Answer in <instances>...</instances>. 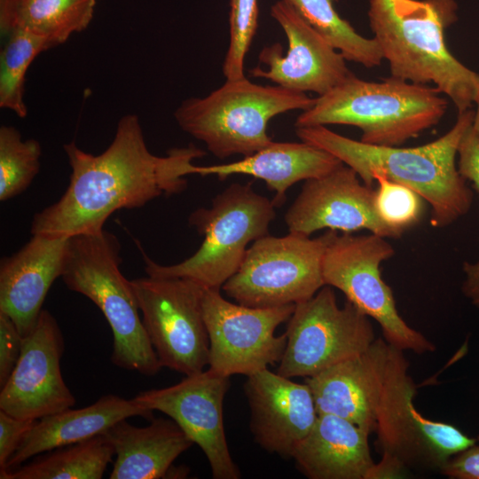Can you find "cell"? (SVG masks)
<instances>
[{
    "instance_id": "obj_1",
    "label": "cell",
    "mask_w": 479,
    "mask_h": 479,
    "mask_svg": "<svg viewBox=\"0 0 479 479\" xmlns=\"http://www.w3.org/2000/svg\"><path fill=\"white\" fill-rule=\"evenodd\" d=\"M71 168L69 184L58 201L35 214L31 234L71 237L104 229L120 209H132L165 195L182 192L194 159L206 153L193 145L175 147L165 156L150 152L137 115L122 116L114 137L99 154L65 144Z\"/></svg>"
},
{
    "instance_id": "obj_2",
    "label": "cell",
    "mask_w": 479,
    "mask_h": 479,
    "mask_svg": "<svg viewBox=\"0 0 479 479\" xmlns=\"http://www.w3.org/2000/svg\"><path fill=\"white\" fill-rule=\"evenodd\" d=\"M473 119L472 109L458 114L444 135L414 147L368 145L322 125L295 128V134L337 157L368 186L382 177L411 188L430 206L431 226L444 228L467 214L472 206L473 192L459 172L456 158Z\"/></svg>"
},
{
    "instance_id": "obj_3",
    "label": "cell",
    "mask_w": 479,
    "mask_h": 479,
    "mask_svg": "<svg viewBox=\"0 0 479 479\" xmlns=\"http://www.w3.org/2000/svg\"><path fill=\"white\" fill-rule=\"evenodd\" d=\"M457 9L454 0H370L368 18L391 76L433 83L462 114L479 98V74L447 47L444 32Z\"/></svg>"
},
{
    "instance_id": "obj_4",
    "label": "cell",
    "mask_w": 479,
    "mask_h": 479,
    "mask_svg": "<svg viewBox=\"0 0 479 479\" xmlns=\"http://www.w3.org/2000/svg\"><path fill=\"white\" fill-rule=\"evenodd\" d=\"M447 106L436 87L393 76L365 81L353 75L316 98L298 115L294 127L350 125L361 130L363 143L401 146L436 125Z\"/></svg>"
},
{
    "instance_id": "obj_5",
    "label": "cell",
    "mask_w": 479,
    "mask_h": 479,
    "mask_svg": "<svg viewBox=\"0 0 479 479\" xmlns=\"http://www.w3.org/2000/svg\"><path fill=\"white\" fill-rule=\"evenodd\" d=\"M121 244L105 229L69 237L61 278L67 287L96 304L114 335L111 361L145 376L161 365L151 344L131 286L121 272Z\"/></svg>"
},
{
    "instance_id": "obj_6",
    "label": "cell",
    "mask_w": 479,
    "mask_h": 479,
    "mask_svg": "<svg viewBox=\"0 0 479 479\" xmlns=\"http://www.w3.org/2000/svg\"><path fill=\"white\" fill-rule=\"evenodd\" d=\"M315 102L305 92L279 85H260L246 76L225 82L203 98H189L175 110L178 126L203 142L219 159L248 156L271 145L269 122Z\"/></svg>"
},
{
    "instance_id": "obj_7",
    "label": "cell",
    "mask_w": 479,
    "mask_h": 479,
    "mask_svg": "<svg viewBox=\"0 0 479 479\" xmlns=\"http://www.w3.org/2000/svg\"><path fill=\"white\" fill-rule=\"evenodd\" d=\"M275 207L251 183L231 185L213 199L210 208H198L189 216L190 225L204 236L199 249L172 265L159 264L143 252L145 273L184 278L220 290L240 269L248 243L268 235Z\"/></svg>"
},
{
    "instance_id": "obj_8",
    "label": "cell",
    "mask_w": 479,
    "mask_h": 479,
    "mask_svg": "<svg viewBox=\"0 0 479 479\" xmlns=\"http://www.w3.org/2000/svg\"><path fill=\"white\" fill-rule=\"evenodd\" d=\"M404 351L389 345L377 410L378 447L381 459L404 470H438L454 455L475 444L454 425L424 417L413 400L417 387L408 373Z\"/></svg>"
},
{
    "instance_id": "obj_9",
    "label": "cell",
    "mask_w": 479,
    "mask_h": 479,
    "mask_svg": "<svg viewBox=\"0 0 479 479\" xmlns=\"http://www.w3.org/2000/svg\"><path fill=\"white\" fill-rule=\"evenodd\" d=\"M380 235H333L325 252V285L342 291L347 300L380 326L383 339L400 350L422 355L436 346L400 316L391 287L383 280L381 264L395 255Z\"/></svg>"
},
{
    "instance_id": "obj_10",
    "label": "cell",
    "mask_w": 479,
    "mask_h": 479,
    "mask_svg": "<svg viewBox=\"0 0 479 479\" xmlns=\"http://www.w3.org/2000/svg\"><path fill=\"white\" fill-rule=\"evenodd\" d=\"M336 231L321 236L289 232L265 235L247 248L238 271L222 287L236 302L255 308L297 304L311 298L325 285L326 249Z\"/></svg>"
},
{
    "instance_id": "obj_11",
    "label": "cell",
    "mask_w": 479,
    "mask_h": 479,
    "mask_svg": "<svg viewBox=\"0 0 479 479\" xmlns=\"http://www.w3.org/2000/svg\"><path fill=\"white\" fill-rule=\"evenodd\" d=\"M285 334L277 373L287 378L313 376L363 353L376 339L370 318L348 300L340 307L327 285L295 304Z\"/></svg>"
},
{
    "instance_id": "obj_12",
    "label": "cell",
    "mask_w": 479,
    "mask_h": 479,
    "mask_svg": "<svg viewBox=\"0 0 479 479\" xmlns=\"http://www.w3.org/2000/svg\"><path fill=\"white\" fill-rule=\"evenodd\" d=\"M130 282L161 366L185 376L203 371L209 352L202 310L205 288L176 277L147 275Z\"/></svg>"
},
{
    "instance_id": "obj_13",
    "label": "cell",
    "mask_w": 479,
    "mask_h": 479,
    "mask_svg": "<svg viewBox=\"0 0 479 479\" xmlns=\"http://www.w3.org/2000/svg\"><path fill=\"white\" fill-rule=\"evenodd\" d=\"M295 304L255 308L229 302L217 289L205 288L203 318L209 340L208 368L224 376H249L279 363L287 335H275Z\"/></svg>"
},
{
    "instance_id": "obj_14",
    "label": "cell",
    "mask_w": 479,
    "mask_h": 479,
    "mask_svg": "<svg viewBox=\"0 0 479 479\" xmlns=\"http://www.w3.org/2000/svg\"><path fill=\"white\" fill-rule=\"evenodd\" d=\"M229 388L230 377L208 368L172 386L142 391L134 399L172 419L201 449L214 479H239L240 471L230 453L223 418Z\"/></svg>"
},
{
    "instance_id": "obj_15",
    "label": "cell",
    "mask_w": 479,
    "mask_h": 479,
    "mask_svg": "<svg viewBox=\"0 0 479 479\" xmlns=\"http://www.w3.org/2000/svg\"><path fill=\"white\" fill-rule=\"evenodd\" d=\"M271 15L283 29L288 49L279 43L264 46L258 54L259 66L251 76L299 91L323 95L354 74L343 55L317 32L292 6L282 0L271 7Z\"/></svg>"
},
{
    "instance_id": "obj_16",
    "label": "cell",
    "mask_w": 479,
    "mask_h": 479,
    "mask_svg": "<svg viewBox=\"0 0 479 479\" xmlns=\"http://www.w3.org/2000/svg\"><path fill=\"white\" fill-rule=\"evenodd\" d=\"M64 340L55 318L43 310L22 338L19 360L1 388L0 410L18 419L37 420L71 408L75 397L61 373Z\"/></svg>"
},
{
    "instance_id": "obj_17",
    "label": "cell",
    "mask_w": 479,
    "mask_h": 479,
    "mask_svg": "<svg viewBox=\"0 0 479 479\" xmlns=\"http://www.w3.org/2000/svg\"><path fill=\"white\" fill-rule=\"evenodd\" d=\"M375 190L365 185L344 163L330 173L304 181L302 190L285 215L289 232L310 236L321 229L352 233L359 230L384 238L402 235L378 217Z\"/></svg>"
},
{
    "instance_id": "obj_18",
    "label": "cell",
    "mask_w": 479,
    "mask_h": 479,
    "mask_svg": "<svg viewBox=\"0 0 479 479\" xmlns=\"http://www.w3.org/2000/svg\"><path fill=\"white\" fill-rule=\"evenodd\" d=\"M244 390L255 441L270 453L292 458L318 416L309 385L266 368L247 376Z\"/></svg>"
},
{
    "instance_id": "obj_19",
    "label": "cell",
    "mask_w": 479,
    "mask_h": 479,
    "mask_svg": "<svg viewBox=\"0 0 479 479\" xmlns=\"http://www.w3.org/2000/svg\"><path fill=\"white\" fill-rule=\"evenodd\" d=\"M389 350V344L376 338L363 353L305 378L318 414L339 416L375 433Z\"/></svg>"
},
{
    "instance_id": "obj_20",
    "label": "cell",
    "mask_w": 479,
    "mask_h": 479,
    "mask_svg": "<svg viewBox=\"0 0 479 479\" xmlns=\"http://www.w3.org/2000/svg\"><path fill=\"white\" fill-rule=\"evenodd\" d=\"M69 237L32 234L0 263V312L14 322L22 337L35 327L53 282L61 277Z\"/></svg>"
},
{
    "instance_id": "obj_21",
    "label": "cell",
    "mask_w": 479,
    "mask_h": 479,
    "mask_svg": "<svg viewBox=\"0 0 479 479\" xmlns=\"http://www.w3.org/2000/svg\"><path fill=\"white\" fill-rule=\"evenodd\" d=\"M369 436L342 417L318 414L292 459L310 479H372L376 462L371 455Z\"/></svg>"
},
{
    "instance_id": "obj_22",
    "label": "cell",
    "mask_w": 479,
    "mask_h": 479,
    "mask_svg": "<svg viewBox=\"0 0 479 479\" xmlns=\"http://www.w3.org/2000/svg\"><path fill=\"white\" fill-rule=\"evenodd\" d=\"M133 416L152 419L153 412L134 398L109 394L83 408L43 417L24 436L4 470L13 469L35 455L102 435L116 422Z\"/></svg>"
},
{
    "instance_id": "obj_23",
    "label": "cell",
    "mask_w": 479,
    "mask_h": 479,
    "mask_svg": "<svg viewBox=\"0 0 479 479\" xmlns=\"http://www.w3.org/2000/svg\"><path fill=\"white\" fill-rule=\"evenodd\" d=\"M332 153L306 142H272L271 145L226 164L196 166L194 174L216 175L224 179L234 174L252 176L264 181L275 192L274 205L280 206L286 192L295 183L320 177L341 166Z\"/></svg>"
},
{
    "instance_id": "obj_24",
    "label": "cell",
    "mask_w": 479,
    "mask_h": 479,
    "mask_svg": "<svg viewBox=\"0 0 479 479\" xmlns=\"http://www.w3.org/2000/svg\"><path fill=\"white\" fill-rule=\"evenodd\" d=\"M103 435L116 455L111 479L166 477L177 458L193 444L172 419L152 418L145 427H136L124 419Z\"/></svg>"
},
{
    "instance_id": "obj_25",
    "label": "cell",
    "mask_w": 479,
    "mask_h": 479,
    "mask_svg": "<svg viewBox=\"0 0 479 479\" xmlns=\"http://www.w3.org/2000/svg\"><path fill=\"white\" fill-rule=\"evenodd\" d=\"M95 6L96 0H0L1 33L26 29L56 47L87 28Z\"/></svg>"
},
{
    "instance_id": "obj_26",
    "label": "cell",
    "mask_w": 479,
    "mask_h": 479,
    "mask_svg": "<svg viewBox=\"0 0 479 479\" xmlns=\"http://www.w3.org/2000/svg\"><path fill=\"white\" fill-rule=\"evenodd\" d=\"M114 449L102 434L46 452L33 461L0 471L1 479H100Z\"/></svg>"
},
{
    "instance_id": "obj_27",
    "label": "cell",
    "mask_w": 479,
    "mask_h": 479,
    "mask_svg": "<svg viewBox=\"0 0 479 479\" xmlns=\"http://www.w3.org/2000/svg\"><path fill=\"white\" fill-rule=\"evenodd\" d=\"M292 6L347 61L367 68L379 66L383 60L381 49L373 38L359 35L334 8L338 0H282Z\"/></svg>"
},
{
    "instance_id": "obj_28",
    "label": "cell",
    "mask_w": 479,
    "mask_h": 479,
    "mask_svg": "<svg viewBox=\"0 0 479 479\" xmlns=\"http://www.w3.org/2000/svg\"><path fill=\"white\" fill-rule=\"evenodd\" d=\"M7 36L0 54V107L25 118L27 71L36 56L53 46L45 37L26 29H14Z\"/></svg>"
},
{
    "instance_id": "obj_29",
    "label": "cell",
    "mask_w": 479,
    "mask_h": 479,
    "mask_svg": "<svg viewBox=\"0 0 479 479\" xmlns=\"http://www.w3.org/2000/svg\"><path fill=\"white\" fill-rule=\"evenodd\" d=\"M42 147L34 139H22L13 126L0 127V200L5 201L27 189L40 171Z\"/></svg>"
},
{
    "instance_id": "obj_30",
    "label": "cell",
    "mask_w": 479,
    "mask_h": 479,
    "mask_svg": "<svg viewBox=\"0 0 479 479\" xmlns=\"http://www.w3.org/2000/svg\"><path fill=\"white\" fill-rule=\"evenodd\" d=\"M373 206L380 220L401 235L418 224L423 210V199L411 188L379 177Z\"/></svg>"
},
{
    "instance_id": "obj_31",
    "label": "cell",
    "mask_w": 479,
    "mask_h": 479,
    "mask_svg": "<svg viewBox=\"0 0 479 479\" xmlns=\"http://www.w3.org/2000/svg\"><path fill=\"white\" fill-rule=\"evenodd\" d=\"M257 0H231L229 45L224 59L225 80L245 77L244 62L258 25Z\"/></svg>"
},
{
    "instance_id": "obj_32",
    "label": "cell",
    "mask_w": 479,
    "mask_h": 479,
    "mask_svg": "<svg viewBox=\"0 0 479 479\" xmlns=\"http://www.w3.org/2000/svg\"><path fill=\"white\" fill-rule=\"evenodd\" d=\"M22 336L14 322L0 312V386L11 376L20 355Z\"/></svg>"
},
{
    "instance_id": "obj_33",
    "label": "cell",
    "mask_w": 479,
    "mask_h": 479,
    "mask_svg": "<svg viewBox=\"0 0 479 479\" xmlns=\"http://www.w3.org/2000/svg\"><path fill=\"white\" fill-rule=\"evenodd\" d=\"M37 420L18 419L0 410V470L6 467L10 458Z\"/></svg>"
},
{
    "instance_id": "obj_34",
    "label": "cell",
    "mask_w": 479,
    "mask_h": 479,
    "mask_svg": "<svg viewBox=\"0 0 479 479\" xmlns=\"http://www.w3.org/2000/svg\"><path fill=\"white\" fill-rule=\"evenodd\" d=\"M457 166L459 174L472 183L479 194V139L474 133L472 125L460 141Z\"/></svg>"
},
{
    "instance_id": "obj_35",
    "label": "cell",
    "mask_w": 479,
    "mask_h": 479,
    "mask_svg": "<svg viewBox=\"0 0 479 479\" xmlns=\"http://www.w3.org/2000/svg\"><path fill=\"white\" fill-rule=\"evenodd\" d=\"M440 473L452 479H479V445L475 444L452 456Z\"/></svg>"
},
{
    "instance_id": "obj_36",
    "label": "cell",
    "mask_w": 479,
    "mask_h": 479,
    "mask_svg": "<svg viewBox=\"0 0 479 479\" xmlns=\"http://www.w3.org/2000/svg\"><path fill=\"white\" fill-rule=\"evenodd\" d=\"M462 270L465 274L461 287L462 293L479 309V260L475 263L465 262Z\"/></svg>"
},
{
    "instance_id": "obj_37",
    "label": "cell",
    "mask_w": 479,
    "mask_h": 479,
    "mask_svg": "<svg viewBox=\"0 0 479 479\" xmlns=\"http://www.w3.org/2000/svg\"><path fill=\"white\" fill-rule=\"evenodd\" d=\"M476 108L474 111V119L472 123V130L475 136L479 139V98L475 103Z\"/></svg>"
}]
</instances>
